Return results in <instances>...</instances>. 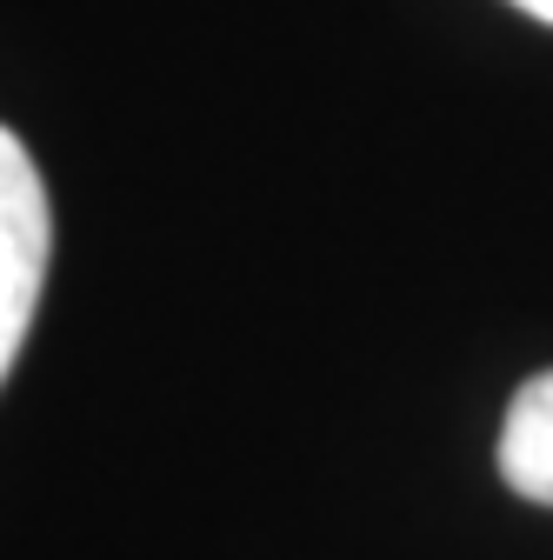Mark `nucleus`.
Returning <instances> with one entry per match:
<instances>
[{"label":"nucleus","instance_id":"nucleus-1","mask_svg":"<svg viewBox=\"0 0 553 560\" xmlns=\"http://www.w3.org/2000/svg\"><path fill=\"white\" fill-rule=\"evenodd\" d=\"M54 254V207L34 154L0 127V381L14 374Z\"/></svg>","mask_w":553,"mask_h":560},{"label":"nucleus","instance_id":"nucleus-2","mask_svg":"<svg viewBox=\"0 0 553 560\" xmlns=\"http://www.w3.org/2000/svg\"><path fill=\"white\" fill-rule=\"evenodd\" d=\"M501 480L520 501L553 508V368L533 374L501 420Z\"/></svg>","mask_w":553,"mask_h":560},{"label":"nucleus","instance_id":"nucleus-3","mask_svg":"<svg viewBox=\"0 0 553 560\" xmlns=\"http://www.w3.org/2000/svg\"><path fill=\"white\" fill-rule=\"evenodd\" d=\"M514 8H520V14H533V21H546V27H553V0H514Z\"/></svg>","mask_w":553,"mask_h":560}]
</instances>
